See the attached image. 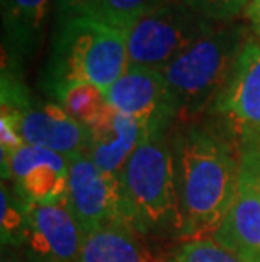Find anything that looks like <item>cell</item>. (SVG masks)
Masks as SVG:
<instances>
[{
    "label": "cell",
    "instance_id": "1",
    "mask_svg": "<svg viewBox=\"0 0 260 262\" xmlns=\"http://www.w3.org/2000/svg\"><path fill=\"white\" fill-rule=\"evenodd\" d=\"M181 241L213 238L237 198L240 154L204 122L171 130Z\"/></svg>",
    "mask_w": 260,
    "mask_h": 262
},
{
    "label": "cell",
    "instance_id": "2",
    "mask_svg": "<svg viewBox=\"0 0 260 262\" xmlns=\"http://www.w3.org/2000/svg\"><path fill=\"white\" fill-rule=\"evenodd\" d=\"M129 64L124 31L78 15L56 22L41 86L48 95L71 83H90L107 92Z\"/></svg>",
    "mask_w": 260,
    "mask_h": 262
},
{
    "label": "cell",
    "instance_id": "3",
    "mask_svg": "<svg viewBox=\"0 0 260 262\" xmlns=\"http://www.w3.org/2000/svg\"><path fill=\"white\" fill-rule=\"evenodd\" d=\"M119 180L134 230L146 237L181 238L171 132L147 134L122 168Z\"/></svg>",
    "mask_w": 260,
    "mask_h": 262
},
{
    "label": "cell",
    "instance_id": "4",
    "mask_svg": "<svg viewBox=\"0 0 260 262\" xmlns=\"http://www.w3.org/2000/svg\"><path fill=\"white\" fill-rule=\"evenodd\" d=\"M250 36L245 22L215 24L160 70L179 102V124L198 122L206 115Z\"/></svg>",
    "mask_w": 260,
    "mask_h": 262
},
{
    "label": "cell",
    "instance_id": "5",
    "mask_svg": "<svg viewBox=\"0 0 260 262\" xmlns=\"http://www.w3.org/2000/svg\"><path fill=\"white\" fill-rule=\"evenodd\" d=\"M237 150L260 144V41L253 36L243 46L233 71L203 117Z\"/></svg>",
    "mask_w": 260,
    "mask_h": 262
},
{
    "label": "cell",
    "instance_id": "6",
    "mask_svg": "<svg viewBox=\"0 0 260 262\" xmlns=\"http://www.w3.org/2000/svg\"><path fill=\"white\" fill-rule=\"evenodd\" d=\"M213 27L178 0H166L124 31L129 63L160 71Z\"/></svg>",
    "mask_w": 260,
    "mask_h": 262
},
{
    "label": "cell",
    "instance_id": "7",
    "mask_svg": "<svg viewBox=\"0 0 260 262\" xmlns=\"http://www.w3.org/2000/svg\"><path fill=\"white\" fill-rule=\"evenodd\" d=\"M64 203L85 235L108 225L132 227L119 176L102 171L86 154L69 159Z\"/></svg>",
    "mask_w": 260,
    "mask_h": 262
},
{
    "label": "cell",
    "instance_id": "8",
    "mask_svg": "<svg viewBox=\"0 0 260 262\" xmlns=\"http://www.w3.org/2000/svg\"><path fill=\"white\" fill-rule=\"evenodd\" d=\"M105 95L110 107L140 122L149 134L171 132L179 122V102L157 70L129 64Z\"/></svg>",
    "mask_w": 260,
    "mask_h": 262
},
{
    "label": "cell",
    "instance_id": "9",
    "mask_svg": "<svg viewBox=\"0 0 260 262\" xmlns=\"http://www.w3.org/2000/svg\"><path fill=\"white\" fill-rule=\"evenodd\" d=\"M0 166L2 181L10 183L27 203H58L66 196L69 159L54 150L22 144Z\"/></svg>",
    "mask_w": 260,
    "mask_h": 262
},
{
    "label": "cell",
    "instance_id": "10",
    "mask_svg": "<svg viewBox=\"0 0 260 262\" xmlns=\"http://www.w3.org/2000/svg\"><path fill=\"white\" fill-rule=\"evenodd\" d=\"M85 233L64 200L31 205L29 230L22 245L27 262H73L80 254Z\"/></svg>",
    "mask_w": 260,
    "mask_h": 262
},
{
    "label": "cell",
    "instance_id": "11",
    "mask_svg": "<svg viewBox=\"0 0 260 262\" xmlns=\"http://www.w3.org/2000/svg\"><path fill=\"white\" fill-rule=\"evenodd\" d=\"M19 132L24 144L54 150L64 158L86 154L90 129L71 117L54 100H32L17 114Z\"/></svg>",
    "mask_w": 260,
    "mask_h": 262
},
{
    "label": "cell",
    "instance_id": "12",
    "mask_svg": "<svg viewBox=\"0 0 260 262\" xmlns=\"http://www.w3.org/2000/svg\"><path fill=\"white\" fill-rule=\"evenodd\" d=\"M213 241L243 262H260V188L242 161L237 198Z\"/></svg>",
    "mask_w": 260,
    "mask_h": 262
},
{
    "label": "cell",
    "instance_id": "13",
    "mask_svg": "<svg viewBox=\"0 0 260 262\" xmlns=\"http://www.w3.org/2000/svg\"><path fill=\"white\" fill-rule=\"evenodd\" d=\"M51 0H0L2 12V63L22 68L37 53Z\"/></svg>",
    "mask_w": 260,
    "mask_h": 262
},
{
    "label": "cell",
    "instance_id": "14",
    "mask_svg": "<svg viewBox=\"0 0 260 262\" xmlns=\"http://www.w3.org/2000/svg\"><path fill=\"white\" fill-rule=\"evenodd\" d=\"M147 134L140 122L110 107L108 112L90 127V146L86 156L102 171L119 176Z\"/></svg>",
    "mask_w": 260,
    "mask_h": 262
},
{
    "label": "cell",
    "instance_id": "15",
    "mask_svg": "<svg viewBox=\"0 0 260 262\" xmlns=\"http://www.w3.org/2000/svg\"><path fill=\"white\" fill-rule=\"evenodd\" d=\"M73 262H171L149 237L129 225H108L85 235Z\"/></svg>",
    "mask_w": 260,
    "mask_h": 262
},
{
    "label": "cell",
    "instance_id": "16",
    "mask_svg": "<svg viewBox=\"0 0 260 262\" xmlns=\"http://www.w3.org/2000/svg\"><path fill=\"white\" fill-rule=\"evenodd\" d=\"M49 97L88 129L95 125L110 108L105 92L90 83L64 85L54 90Z\"/></svg>",
    "mask_w": 260,
    "mask_h": 262
},
{
    "label": "cell",
    "instance_id": "17",
    "mask_svg": "<svg viewBox=\"0 0 260 262\" xmlns=\"http://www.w3.org/2000/svg\"><path fill=\"white\" fill-rule=\"evenodd\" d=\"M31 203L17 194L10 183L0 186V242L2 249H22L29 230Z\"/></svg>",
    "mask_w": 260,
    "mask_h": 262
},
{
    "label": "cell",
    "instance_id": "18",
    "mask_svg": "<svg viewBox=\"0 0 260 262\" xmlns=\"http://www.w3.org/2000/svg\"><path fill=\"white\" fill-rule=\"evenodd\" d=\"M164 2L166 0H93L86 15L120 31H127L134 22Z\"/></svg>",
    "mask_w": 260,
    "mask_h": 262
},
{
    "label": "cell",
    "instance_id": "19",
    "mask_svg": "<svg viewBox=\"0 0 260 262\" xmlns=\"http://www.w3.org/2000/svg\"><path fill=\"white\" fill-rule=\"evenodd\" d=\"M171 262H243L223 245L213 238L182 242Z\"/></svg>",
    "mask_w": 260,
    "mask_h": 262
},
{
    "label": "cell",
    "instance_id": "20",
    "mask_svg": "<svg viewBox=\"0 0 260 262\" xmlns=\"http://www.w3.org/2000/svg\"><path fill=\"white\" fill-rule=\"evenodd\" d=\"M178 2L213 24H228L235 22L237 15L243 14L252 0H178Z\"/></svg>",
    "mask_w": 260,
    "mask_h": 262
},
{
    "label": "cell",
    "instance_id": "21",
    "mask_svg": "<svg viewBox=\"0 0 260 262\" xmlns=\"http://www.w3.org/2000/svg\"><path fill=\"white\" fill-rule=\"evenodd\" d=\"M93 4V0H54V10H56V22L86 15Z\"/></svg>",
    "mask_w": 260,
    "mask_h": 262
},
{
    "label": "cell",
    "instance_id": "22",
    "mask_svg": "<svg viewBox=\"0 0 260 262\" xmlns=\"http://www.w3.org/2000/svg\"><path fill=\"white\" fill-rule=\"evenodd\" d=\"M242 164H245L258 183L260 188V144H252V146H245L239 150Z\"/></svg>",
    "mask_w": 260,
    "mask_h": 262
},
{
    "label": "cell",
    "instance_id": "23",
    "mask_svg": "<svg viewBox=\"0 0 260 262\" xmlns=\"http://www.w3.org/2000/svg\"><path fill=\"white\" fill-rule=\"evenodd\" d=\"M250 34L260 41V0H252L242 14Z\"/></svg>",
    "mask_w": 260,
    "mask_h": 262
},
{
    "label": "cell",
    "instance_id": "24",
    "mask_svg": "<svg viewBox=\"0 0 260 262\" xmlns=\"http://www.w3.org/2000/svg\"><path fill=\"white\" fill-rule=\"evenodd\" d=\"M2 262H27L14 252V249H2Z\"/></svg>",
    "mask_w": 260,
    "mask_h": 262
}]
</instances>
